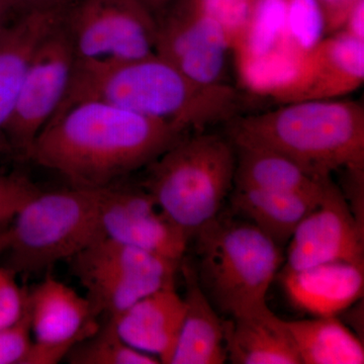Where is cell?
<instances>
[{"instance_id": "37", "label": "cell", "mask_w": 364, "mask_h": 364, "mask_svg": "<svg viewBox=\"0 0 364 364\" xmlns=\"http://www.w3.org/2000/svg\"><path fill=\"white\" fill-rule=\"evenodd\" d=\"M4 326H7L6 322H4V318L2 317L1 313H0V328L4 327Z\"/></svg>"}, {"instance_id": "12", "label": "cell", "mask_w": 364, "mask_h": 364, "mask_svg": "<svg viewBox=\"0 0 364 364\" xmlns=\"http://www.w3.org/2000/svg\"><path fill=\"white\" fill-rule=\"evenodd\" d=\"M100 223L105 237L127 245L182 261L188 234L162 212L145 188H102Z\"/></svg>"}, {"instance_id": "16", "label": "cell", "mask_w": 364, "mask_h": 364, "mask_svg": "<svg viewBox=\"0 0 364 364\" xmlns=\"http://www.w3.org/2000/svg\"><path fill=\"white\" fill-rule=\"evenodd\" d=\"M184 314V299L172 284L148 294L112 320L127 344L170 364Z\"/></svg>"}, {"instance_id": "33", "label": "cell", "mask_w": 364, "mask_h": 364, "mask_svg": "<svg viewBox=\"0 0 364 364\" xmlns=\"http://www.w3.org/2000/svg\"><path fill=\"white\" fill-rule=\"evenodd\" d=\"M136 1L140 2L157 18L176 0H136Z\"/></svg>"}, {"instance_id": "6", "label": "cell", "mask_w": 364, "mask_h": 364, "mask_svg": "<svg viewBox=\"0 0 364 364\" xmlns=\"http://www.w3.org/2000/svg\"><path fill=\"white\" fill-rule=\"evenodd\" d=\"M100 193L72 188L33 196L9 228L6 267L16 274H40L104 238Z\"/></svg>"}, {"instance_id": "14", "label": "cell", "mask_w": 364, "mask_h": 364, "mask_svg": "<svg viewBox=\"0 0 364 364\" xmlns=\"http://www.w3.org/2000/svg\"><path fill=\"white\" fill-rule=\"evenodd\" d=\"M33 341L44 349L49 363H58L81 340L97 331V316L86 296L48 275L28 291Z\"/></svg>"}, {"instance_id": "36", "label": "cell", "mask_w": 364, "mask_h": 364, "mask_svg": "<svg viewBox=\"0 0 364 364\" xmlns=\"http://www.w3.org/2000/svg\"><path fill=\"white\" fill-rule=\"evenodd\" d=\"M4 6H11L14 7V0H0V7Z\"/></svg>"}, {"instance_id": "3", "label": "cell", "mask_w": 364, "mask_h": 364, "mask_svg": "<svg viewBox=\"0 0 364 364\" xmlns=\"http://www.w3.org/2000/svg\"><path fill=\"white\" fill-rule=\"evenodd\" d=\"M284 105L235 117L226 124L228 138L235 147L272 151L322 178L363 170V104L337 98Z\"/></svg>"}, {"instance_id": "7", "label": "cell", "mask_w": 364, "mask_h": 364, "mask_svg": "<svg viewBox=\"0 0 364 364\" xmlns=\"http://www.w3.org/2000/svg\"><path fill=\"white\" fill-rule=\"evenodd\" d=\"M97 317H117L141 299L176 284L179 261L104 237L70 260Z\"/></svg>"}, {"instance_id": "15", "label": "cell", "mask_w": 364, "mask_h": 364, "mask_svg": "<svg viewBox=\"0 0 364 364\" xmlns=\"http://www.w3.org/2000/svg\"><path fill=\"white\" fill-rule=\"evenodd\" d=\"M364 82V41L343 30L329 33L309 53L280 104L337 100Z\"/></svg>"}, {"instance_id": "13", "label": "cell", "mask_w": 364, "mask_h": 364, "mask_svg": "<svg viewBox=\"0 0 364 364\" xmlns=\"http://www.w3.org/2000/svg\"><path fill=\"white\" fill-rule=\"evenodd\" d=\"M364 232L337 186L304 218L289 241L286 270L344 262L364 264Z\"/></svg>"}, {"instance_id": "19", "label": "cell", "mask_w": 364, "mask_h": 364, "mask_svg": "<svg viewBox=\"0 0 364 364\" xmlns=\"http://www.w3.org/2000/svg\"><path fill=\"white\" fill-rule=\"evenodd\" d=\"M228 358L235 364H301L287 321L267 304L224 321Z\"/></svg>"}, {"instance_id": "9", "label": "cell", "mask_w": 364, "mask_h": 364, "mask_svg": "<svg viewBox=\"0 0 364 364\" xmlns=\"http://www.w3.org/2000/svg\"><path fill=\"white\" fill-rule=\"evenodd\" d=\"M243 90L279 102L298 77L306 56L294 51L284 32V0H256L232 48Z\"/></svg>"}, {"instance_id": "2", "label": "cell", "mask_w": 364, "mask_h": 364, "mask_svg": "<svg viewBox=\"0 0 364 364\" xmlns=\"http://www.w3.org/2000/svg\"><path fill=\"white\" fill-rule=\"evenodd\" d=\"M83 102H105L183 131H198L222 119L227 95L222 86L191 80L154 54L140 59L76 58L54 116Z\"/></svg>"}, {"instance_id": "17", "label": "cell", "mask_w": 364, "mask_h": 364, "mask_svg": "<svg viewBox=\"0 0 364 364\" xmlns=\"http://www.w3.org/2000/svg\"><path fill=\"white\" fill-rule=\"evenodd\" d=\"M282 282L296 308L315 317L336 316L363 298L364 264L338 261L284 269Z\"/></svg>"}, {"instance_id": "27", "label": "cell", "mask_w": 364, "mask_h": 364, "mask_svg": "<svg viewBox=\"0 0 364 364\" xmlns=\"http://www.w3.org/2000/svg\"><path fill=\"white\" fill-rule=\"evenodd\" d=\"M30 313H25L13 324L0 328V364H26L33 341Z\"/></svg>"}, {"instance_id": "24", "label": "cell", "mask_w": 364, "mask_h": 364, "mask_svg": "<svg viewBox=\"0 0 364 364\" xmlns=\"http://www.w3.org/2000/svg\"><path fill=\"white\" fill-rule=\"evenodd\" d=\"M72 364H158L156 356L127 344L119 336L114 321L105 318L97 331L74 345L66 356Z\"/></svg>"}, {"instance_id": "28", "label": "cell", "mask_w": 364, "mask_h": 364, "mask_svg": "<svg viewBox=\"0 0 364 364\" xmlns=\"http://www.w3.org/2000/svg\"><path fill=\"white\" fill-rule=\"evenodd\" d=\"M40 188L26 177L0 174V227L14 215Z\"/></svg>"}, {"instance_id": "1", "label": "cell", "mask_w": 364, "mask_h": 364, "mask_svg": "<svg viewBox=\"0 0 364 364\" xmlns=\"http://www.w3.org/2000/svg\"><path fill=\"white\" fill-rule=\"evenodd\" d=\"M188 134L161 119L83 102L52 117L26 158L72 188H104L147 167Z\"/></svg>"}, {"instance_id": "23", "label": "cell", "mask_w": 364, "mask_h": 364, "mask_svg": "<svg viewBox=\"0 0 364 364\" xmlns=\"http://www.w3.org/2000/svg\"><path fill=\"white\" fill-rule=\"evenodd\" d=\"M301 364H363V341L336 316L287 321Z\"/></svg>"}, {"instance_id": "10", "label": "cell", "mask_w": 364, "mask_h": 364, "mask_svg": "<svg viewBox=\"0 0 364 364\" xmlns=\"http://www.w3.org/2000/svg\"><path fill=\"white\" fill-rule=\"evenodd\" d=\"M75 60L62 20L41 40L26 67L13 116L6 124L9 149L28 156L33 141L65 95Z\"/></svg>"}, {"instance_id": "4", "label": "cell", "mask_w": 364, "mask_h": 364, "mask_svg": "<svg viewBox=\"0 0 364 364\" xmlns=\"http://www.w3.org/2000/svg\"><path fill=\"white\" fill-rule=\"evenodd\" d=\"M236 160L227 136L188 134L146 167L142 186L191 239L221 212L234 188Z\"/></svg>"}, {"instance_id": "34", "label": "cell", "mask_w": 364, "mask_h": 364, "mask_svg": "<svg viewBox=\"0 0 364 364\" xmlns=\"http://www.w3.org/2000/svg\"><path fill=\"white\" fill-rule=\"evenodd\" d=\"M14 9L13 6H4L0 7V33H1L4 28L7 26V18L14 13Z\"/></svg>"}, {"instance_id": "31", "label": "cell", "mask_w": 364, "mask_h": 364, "mask_svg": "<svg viewBox=\"0 0 364 364\" xmlns=\"http://www.w3.org/2000/svg\"><path fill=\"white\" fill-rule=\"evenodd\" d=\"M342 30L356 39L364 41V0H358L352 6Z\"/></svg>"}, {"instance_id": "5", "label": "cell", "mask_w": 364, "mask_h": 364, "mask_svg": "<svg viewBox=\"0 0 364 364\" xmlns=\"http://www.w3.org/2000/svg\"><path fill=\"white\" fill-rule=\"evenodd\" d=\"M193 238L198 282L215 309L236 317L267 304L280 246L250 222L220 214Z\"/></svg>"}, {"instance_id": "30", "label": "cell", "mask_w": 364, "mask_h": 364, "mask_svg": "<svg viewBox=\"0 0 364 364\" xmlns=\"http://www.w3.org/2000/svg\"><path fill=\"white\" fill-rule=\"evenodd\" d=\"M322 7L326 23V33L337 32L343 28L347 14L358 0H318Z\"/></svg>"}, {"instance_id": "11", "label": "cell", "mask_w": 364, "mask_h": 364, "mask_svg": "<svg viewBox=\"0 0 364 364\" xmlns=\"http://www.w3.org/2000/svg\"><path fill=\"white\" fill-rule=\"evenodd\" d=\"M155 52L198 85H230L227 33L188 0H176L157 18Z\"/></svg>"}, {"instance_id": "26", "label": "cell", "mask_w": 364, "mask_h": 364, "mask_svg": "<svg viewBox=\"0 0 364 364\" xmlns=\"http://www.w3.org/2000/svg\"><path fill=\"white\" fill-rule=\"evenodd\" d=\"M212 18L227 33L231 48L240 37L256 0H188Z\"/></svg>"}, {"instance_id": "25", "label": "cell", "mask_w": 364, "mask_h": 364, "mask_svg": "<svg viewBox=\"0 0 364 364\" xmlns=\"http://www.w3.org/2000/svg\"><path fill=\"white\" fill-rule=\"evenodd\" d=\"M284 32L294 51L306 56L326 36V23L318 0H284Z\"/></svg>"}, {"instance_id": "35", "label": "cell", "mask_w": 364, "mask_h": 364, "mask_svg": "<svg viewBox=\"0 0 364 364\" xmlns=\"http://www.w3.org/2000/svg\"><path fill=\"white\" fill-rule=\"evenodd\" d=\"M9 228L0 227V254L4 253L9 247Z\"/></svg>"}, {"instance_id": "20", "label": "cell", "mask_w": 364, "mask_h": 364, "mask_svg": "<svg viewBox=\"0 0 364 364\" xmlns=\"http://www.w3.org/2000/svg\"><path fill=\"white\" fill-rule=\"evenodd\" d=\"M186 314L170 364H222L228 359L224 321L205 296L193 265L182 259Z\"/></svg>"}, {"instance_id": "8", "label": "cell", "mask_w": 364, "mask_h": 364, "mask_svg": "<svg viewBox=\"0 0 364 364\" xmlns=\"http://www.w3.org/2000/svg\"><path fill=\"white\" fill-rule=\"evenodd\" d=\"M63 26L76 58L140 59L156 54L157 18L136 0H73Z\"/></svg>"}, {"instance_id": "21", "label": "cell", "mask_w": 364, "mask_h": 364, "mask_svg": "<svg viewBox=\"0 0 364 364\" xmlns=\"http://www.w3.org/2000/svg\"><path fill=\"white\" fill-rule=\"evenodd\" d=\"M236 148L234 188L294 193L322 200L334 186L331 178L313 176L289 158L259 148Z\"/></svg>"}, {"instance_id": "18", "label": "cell", "mask_w": 364, "mask_h": 364, "mask_svg": "<svg viewBox=\"0 0 364 364\" xmlns=\"http://www.w3.org/2000/svg\"><path fill=\"white\" fill-rule=\"evenodd\" d=\"M66 7L21 14L0 33V154L9 149L6 124L13 116L31 57L41 40L63 20Z\"/></svg>"}, {"instance_id": "22", "label": "cell", "mask_w": 364, "mask_h": 364, "mask_svg": "<svg viewBox=\"0 0 364 364\" xmlns=\"http://www.w3.org/2000/svg\"><path fill=\"white\" fill-rule=\"evenodd\" d=\"M322 200L248 188H233L230 193L234 212L257 227L280 247L289 243L299 223Z\"/></svg>"}, {"instance_id": "29", "label": "cell", "mask_w": 364, "mask_h": 364, "mask_svg": "<svg viewBox=\"0 0 364 364\" xmlns=\"http://www.w3.org/2000/svg\"><path fill=\"white\" fill-rule=\"evenodd\" d=\"M16 273L0 267V313L6 325L16 322L25 313L28 291L18 286Z\"/></svg>"}, {"instance_id": "32", "label": "cell", "mask_w": 364, "mask_h": 364, "mask_svg": "<svg viewBox=\"0 0 364 364\" xmlns=\"http://www.w3.org/2000/svg\"><path fill=\"white\" fill-rule=\"evenodd\" d=\"M73 0H14V11L20 14L38 9H59L66 7Z\"/></svg>"}]
</instances>
